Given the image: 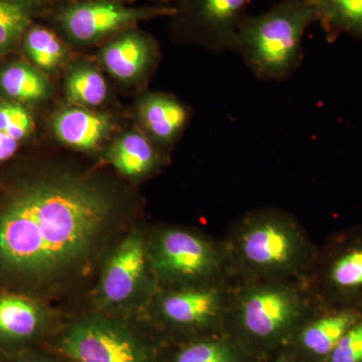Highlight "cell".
<instances>
[{"mask_svg":"<svg viewBox=\"0 0 362 362\" xmlns=\"http://www.w3.org/2000/svg\"><path fill=\"white\" fill-rule=\"evenodd\" d=\"M159 6L175 7L176 4H180L181 0H157Z\"/></svg>","mask_w":362,"mask_h":362,"instance_id":"obj_27","label":"cell"},{"mask_svg":"<svg viewBox=\"0 0 362 362\" xmlns=\"http://www.w3.org/2000/svg\"><path fill=\"white\" fill-rule=\"evenodd\" d=\"M318 18L315 0H280L265 13L245 16L230 52L259 80H287L301 66L305 33Z\"/></svg>","mask_w":362,"mask_h":362,"instance_id":"obj_2","label":"cell"},{"mask_svg":"<svg viewBox=\"0 0 362 362\" xmlns=\"http://www.w3.org/2000/svg\"><path fill=\"white\" fill-rule=\"evenodd\" d=\"M111 209L101 190L70 178L9 190L0 202V292L28 296L86 258Z\"/></svg>","mask_w":362,"mask_h":362,"instance_id":"obj_1","label":"cell"},{"mask_svg":"<svg viewBox=\"0 0 362 362\" xmlns=\"http://www.w3.org/2000/svg\"><path fill=\"white\" fill-rule=\"evenodd\" d=\"M108 156L120 173L129 176L148 173L158 159L151 143L139 133H128L117 140L109 150Z\"/></svg>","mask_w":362,"mask_h":362,"instance_id":"obj_18","label":"cell"},{"mask_svg":"<svg viewBox=\"0 0 362 362\" xmlns=\"http://www.w3.org/2000/svg\"><path fill=\"white\" fill-rule=\"evenodd\" d=\"M23 39L26 54L35 65L44 70L57 68L65 59V45L52 28L33 25Z\"/></svg>","mask_w":362,"mask_h":362,"instance_id":"obj_21","label":"cell"},{"mask_svg":"<svg viewBox=\"0 0 362 362\" xmlns=\"http://www.w3.org/2000/svg\"><path fill=\"white\" fill-rule=\"evenodd\" d=\"M18 140L0 131V162L11 159L18 149Z\"/></svg>","mask_w":362,"mask_h":362,"instance_id":"obj_26","label":"cell"},{"mask_svg":"<svg viewBox=\"0 0 362 362\" xmlns=\"http://www.w3.org/2000/svg\"><path fill=\"white\" fill-rule=\"evenodd\" d=\"M154 45L151 40L130 30L119 33L102 52V59L107 70L121 81L132 80L144 71L151 62Z\"/></svg>","mask_w":362,"mask_h":362,"instance_id":"obj_11","label":"cell"},{"mask_svg":"<svg viewBox=\"0 0 362 362\" xmlns=\"http://www.w3.org/2000/svg\"><path fill=\"white\" fill-rule=\"evenodd\" d=\"M331 308L325 315L309 324L302 332V344L314 356H329L343 335L362 317V308Z\"/></svg>","mask_w":362,"mask_h":362,"instance_id":"obj_15","label":"cell"},{"mask_svg":"<svg viewBox=\"0 0 362 362\" xmlns=\"http://www.w3.org/2000/svg\"><path fill=\"white\" fill-rule=\"evenodd\" d=\"M71 1H92V0H71ZM119 1L127 2V0H119Z\"/></svg>","mask_w":362,"mask_h":362,"instance_id":"obj_28","label":"cell"},{"mask_svg":"<svg viewBox=\"0 0 362 362\" xmlns=\"http://www.w3.org/2000/svg\"><path fill=\"white\" fill-rule=\"evenodd\" d=\"M240 320L252 337L270 338L284 331L299 310L297 297L279 287H262L247 293L240 303Z\"/></svg>","mask_w":362,"mask_h":362,"instance_id":"obj_8","label":"cell"},{"mask_svg":"<svg viewBox=\"0 0 362 362\" xmlns=\"http://www.w3.org/2000/svg\"><path fill=\"white\" fill-rule=\"evenodd\" d=\"M0 90L14 101L33 103L49 95L44 75L25 63H14L0 71Z\"/></svg>","mask_w":362,"mask_h":362,"instance_id":"obj_20","label":"cell"},{"mask_svg":"<svg viewBox=\"0 0 362 362\" xmlns=\"http://www.w3.org/2000/svg\"><path fill=\"white\" fill-rule=\"evenodd\" d=\"M252 0H181L170 16L177 32L216 51L230 52Z\"/></svg>","mask_w":362,"mask_h":362,"instance_id":"obj_4","label":"cell"},{"mask_svg":"<svg viewBox=\"0 0 362 362\" xmlns=\"http://www.w3.org/2000/svg\"><path fill=\"white\" fill-rule=\"evenodd\" d=\"M47 0H0V54L23 39Z\"/></svg>","mask_w":362,"mask_h":362,"instance_id":"obj_19","label":"cell"},{"mask_svg":"<svg viewBox=\"0 0 362 362\" xmlns=\"http://www.w3.org/2000/svg\"><path fill=\"white\" fill-rule=\"evenodd\" d=\"M143 126L156 141L170 144L185 129L189 117L187 107L168 95H149L139 107Z\"/></svg>","mask_w":362,"mask_h":362,"instance_id":"obj_13","label":"cell"},{"mask_svg":"<svg viewBox=\"0 0 362 362\" xmlns=\"http://www.w3.org/2000/svg\"><path fill=\"white\" fill-rule=\"evenodd\" d=\"M318 23L328 40L349 35L362 39V0H315Z\"/></svg>","mask_w":362,"mask_h":362,"instance_id":"obj_17","label":"cell"},{"mask_svg":"<svg viewBox=\"0 0 362 362\" xmlns=\"http://www.w3.org/2000/svg\"><path fill=\"white\" fill-rule=\"evenodd\" d=\"M52 128L62 142L74 148H95L110 131V119L103 114L81 108L59 112L52 120Z\"/></svg>","mask_w":362,"mask_h":362,"instance_id":"obj_12","label":"cell"},{"mask_svg":"<svg viewBox=\"0 0 362 362\" xmlns=\"http://www.w3.org/2000/svg\"><path fill=\"white\" fill-rule=\"evenodd\" d=\"M322 286L331 307L362 308V228L341 233L331 243Z\"/></svg>","mask_w":362,"mask_h":362,"instance_id":"obj_6","label":"cell"},{"mask_svg":"<svg viewBox=\"0 0 362 362\" xmlns=\"http://www.w3.org/2000/svg\"><path fill=\"white\" fill-rule=\"evenodd\" d=\"M240 239L243 258L256 270L278 273L298 265L303 255V240L289 221L264 216L247 223Z\"/></svg>","mask_w":362,"mask_h":362,"instance_id":"obj_5","label":"cell"},{"mask_svg":"<svg viewBox=\"0 0 362 362\" xmlns=\"http://www.w3.org/2000/svg\"><path fill=\"white\" fill-rule=\"evenodd\" d=\"M33 121L21 104L0 102V131L21 141L30 134Z\"/></svg>","mask_w":362,"mask_h":362,"instance_id":"obj_23","label":"cell"},{"mask_svg":"<svg viewBox=\"0 0 362 362\" xmlns=\"http://www.w3.org/2000/svg\"><path fill=\"white\" fill-rule=\"evenodd\" d=\"M66 92L71 103L98 106L106 99V81L94 69L78 66L69 74Z\"/></svg>","mask_w":362,"mask_h":362,"instance_id":"obj_22","label":"cell"},{"mask_svg":"<svg viewBox=\"0 0 362 362\" xmlns=\"http://www.w3.org/2000/svg\"><path fill=\"white\" fill-rule=\"evenodd\" d=\"M176 362H233V358L223 345L202 342L183 349Z\"/></svg>","mask_w":362,"mask_h":362,"instance_id":"obj_25","label":"cell"},{"mask_svg":"<svg viewBox=\"0 0 362 362\" xmlns=\"http://www.w3.org/2000/svg\"><path fill=\"white\" fill-rule=\"evenodd\" d=\"M157 266L175 278L209 275L218 267V258L209 243L183 230H168L157 244Z\"/></svg>","mask_w":362,"mask_h":362,"instance_id":"obj_9","label":"cell"},{"mask_svg":"<svg viewBox=\"0 0 362 362\" xmlns=\"http://www.w3.org/2000/svg\"><path fill=\"white\" fill-rule=\"evenodd\" d=\"M218 307V293L209 289H194L169 295L163 300L162 312L173 322L192 325L213 318Z\"/></svg>","mask_w":362,"mask_h":362,"instance_id":"obj_16","label":"cell"},{"mask_svg":"<svg viewBox=\"0 0 362 362\" xmlns=\"http://www.w3.org/2000/svg\"><path fill=\"white\" fill-rule=\"evenodd\" d=\"M175 11V7H136L119 0H69L54 11L52 21L69 39L80 44H92L130 30L141 21L170 18Z\"/></svg>","mask_w":362,"mask_h":362,"instance_id":"obj_3","label":"cell"},{"mask_svg":"<svg viewBox=\"0 0 362 362\" xmlns=\"http://www.w3.org/2000/svg\"><path fill=\"white\" fill-rule=\"evenodd\" d=\"M329 362H362V317L337 343Z\"/></svg>","mask_w":362,"mask_h":362,"instance_id":"obj_24","label":"cell"},{"mask_svg":"<svg viewBox=\"0 0 362 362\" xmlns=\"http://www.w3.org/2000/svg\"><path fill=\"white\" fill-rule=\"evenodd\" d=\"M62 349L78 362H144L129 337L100 322L75 326L64 338Z\"/></svg>","mask_w":362,"mask_h":362,"instance_id":"obj_7","label":"cell"},{"mask_svg":"<svg viewBox=\"0 0 362 362\" xmlns=\"http://www.w3.org/2000/svg\"><path fill=\"white\" fill-rule=\"evenodd\" d=\"M145 269L142 240L132 235L118 247L105 271L102 292L110 303H121L133 294Z\"/></svg>","mask_w":362,"mask_h":362,"instance_id":"obj_10","label":"cell"},{"mask_svg":"<svg viewBox=\"0 0 362 362\" xmlns=\"http://www.w3.org/2000/svg\"><path fill=\"white\" fill-rule=\"evenodd\" d=\"M44 313L32 297L0 292V338L23 341L33 337L42 325Z\"/></svg>","mask_w":362,"mask_h":362,"instance_id":"obj_14","label":"cell"}]
</instances>
